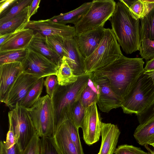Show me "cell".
I'll use <instances>...</instances> for the list:
<instances>
[{"label":"cell","mask_w":154,"mask_h":154,"mask_svg":"<svg viewBox=\"0 0 154 154\" xmlns=\"http://www.w3.org/2000/svg\"><path fill=\"white\" fill-rule=\"evenodd\" d=\"M143 59L130 58L122 55L112 63L94 72L108 80L113 90L123 100L144 72Z\"/></svg>","instance_id":"1"},{"label":"cell","mask_w":154,"mask_h":154,"mask_svg":"<svg viewBox=\"0 0 154 154\" xmlns=\"http://www.w3.org/2000/svg\"><path fill=\"white\" fill-rule=\"evenodd\" d=\"M109 20L111 29L124 51L128 54L139 50L141 45L140 19L135 18L121 0L116 3Z\"/></svg>","instance_id":"2"},{"label":"cell","mask_w":154,"mask_h":154,"mask_svg":"<svg viewBox=\"0 0 154 154\" xmlns=\"http://www.w3.org/2000/svg\"><path fill=\"white\" fill-rule=\"evenodd\" d=\"M92 74L79 75L77 80L70 84L57 86L52 98L55 133L63 122L70 119L72 108L79 99Z\"/></svg>","instance_id":"3"},{"label":"cell","mask_w":154,"mask_h":154,"mask_svg":"<svg viewBox=\"0 0 154 154\" xmlns=\"http://www.w3.org/2000/svg\"><path fill=\"white\" fill-rule=\"evenodd\" d=\"M111 29H105L103 37L94 51L85 59V73L96 72L109 65L122 55Z\"/></svg>","instance_id":"4"},{"label":"cell","mask_w":154,"mask_h":154,"mask_svg":"<svg viewBox=\"0 0 154 154\" xmlns=\"http://www.w3.org/2000/svg\"><path fill=\"white\" fill-rule=\"evenodd\" d=\"M154 100V84L144 72L129 92L123 98L121 107L124 113L138 116L143 112Z\"/></svg>","instance_id":"5"},{"label":"cell","mask_w":154,"mask_h":154,"mask_svg":"<svg viewBox=\"0 0 154 154\" xmlns=\"http://www.w3.org/2000/svg\"><path fill=\"white\" fill-rule=\"evenodd\" d=\"M90 8L74 27L75 35L103 27L115 11L116 3L113 0H94Z\"/></svg>","instance_id":"6"},{"label":"cell","mask_w":154,"mask_h":154,"mask_svg":"<svg viewBox=\"0 0 154 154\" xmlns=\"http://www.w3.org/2000/svg\"><path fill=\"white\" fill-rule=\"evenodd\" d=\"M40 137H53L55 133L52 99L46 95L41 97L31 108L26 109Z\"/></svg>","instance_id":"7"},{"label":"cell","mask_w":154,"mask_h":154,"mask_svg":"<svg viewBox=\"0 0 154 154\" xmlns=\"http://www.w3.org/2000/svg\"><path fill=\"white\" fill-rule=\"evenodd\" d=\"M8 117L9 128L23 150L37 133L30 115L26 109L17 106L9 111Z\"/></svg>","instance_id":"8"},{"label":"cell","mask_w":154,"mask_h":154,"mask_svg":"<svg viewBox=\"0 0 154 154\" xmlns=\"http://www.w3.org/2000/svg\"><path fill=\"white\" fill-rule=\"evenodd\" d=\"M91 78L97 89V104L101 111L108 113L113 109L121 107L122 99L113 91L106 78L93 72Z\"/></svg>","instance_id":"9"},{"label":"cell","mask_w":154,"mask_h":154,"mask_svg":"<svg viewBox=\"0 0 154 154\" xmlns=\"http://www.w3.org/2000/svg\"><path fill=\"white\" fill-rule=\"evenodd\" d=\"M28 49V55L22 63L23 73L41 78L57 75V66L42 55Z\"/></svg>","instance_id":"10"},{"label":"cell","mask_w":154,"mask_h":154,"mask_svg":"<svg viewBox=\"0 0 154 154\" xmlns=\"http://www.w3.org/2000/svg\"><path fill=\"white\" fill-rule=\"evenodd\" d=\"M24 28L33 30L46 38L58 35L65 38H73L76 35L74 26L54 22L50 19L29 20Z\"/></svg>","instance_id":"11"},{"label":"cell","mask_w":154,"mask_h":154,"mask_svg":"<svg viewBox=\"0 0 154 154\" xmlns=\"http://www.w3.org/2000/svg\"><path fill=\"white\" fill-rule=\"evenodd\" d=\"M102 123L97 103H92L86 109L82 128L83 139L87 145H92L99 140Z\"/></svg>","instance_id":"12"},{"label":"cell","mask_w":154,"mask_h":154,"mask_svg":"<svg viewBox=\"0 0 154 154\" xmlns=\"http://www.w3.org/2000/svg\"><path fill=\"white\" fill-rule=\"evenodd\" d=\"M41 78L22 73L11 88L5 103L11 110L20 104L30 89Z\"/></svg>","instance_id":"13"},{"label":"cell","mask_w":154,"mask_h":154,"mask_svg":"<svg viewBox=\"0 0 154 154\" xmlns=\"http://www.w3.org/2000/svg\"><path fill=\"white\" fill-rule=\"evenodd\" d=\"M22 73V63L14 62L0 65V101L6 103L8 93L15 82Z\"/></svg>","instance_id":"14"},{"label":"cell","mask_w":154,"mask_h":154,"mask_svg":"<svg viewBox=\"0 0 154 154\" xmlns=\"http://www.w3.org/2000/svg\"><path fill=\"white\" fill-rule=\"evenodd\" d=\"M106 28L100 27L80 34L74 37L77 46L85 59L94 51L102 39Z\"/></svg>","instance_id":"15"},{"label":"cell","mask_w":154,"mask_h":154,"mask_svg":"<svg viewBox=\"0 0 154 154\" xmlns=\"http://www.w3.org/2000/svg\"><path fill=\"white\" fill-rule=\"evenodd\" d=\"M120 131L117 125L102 122L101 142L98 154H113L116 149Z\"/></svg>","instance_id":"16"},{"label":"cell","mask_w":154,"mask_h":154,"mask_svg":"<svg viewBox=\"0 0 154 154\" xmlns=\"http://www.w3.org/2000/svg\"><path fill=\"white\" fill-rule=\"evenodd\" d=\"M34 35L33 30L28 28H24L11 33L0 45V52L28 48Z\"/></svg>","instance_id":"17"},{"label":"cell","mask_w":154,"mask_h":154,"mask_svg":"<svg viewBox=\"0 0 154 154\" xmlns=\"http://www.w3.org/2000/svg\"><path fill=\"white\" fill-rule=\"evenodd\" d=\"M65 45L66 52L63 58L74 74L78 76L85 74V59L80 52L74 38L65 39Z\"/></svg>","instance_id":"18"},{"label":"cell","mask_w":154,"mask_h":154,"mask_svg":"<svg viewBox=\"0 0 154 154\" xmlns=\"http://www.w3.org/2000/svg\"><path fill=\"white\" fill-rule=\"evenodd\" d=\"M28 48L44 56L59 68L60 67L62 60L48 45L46 38L38 33H34Z\"/></svg>","instance_id":"19"},{"label":"cell","mask_w":154,"mask_h":154,"mask_svg":"<svg viewBox=\"0 0 154 154\" xmlns=\"http://www.w3.org/2000/svg\"><path fill=\"white\" fill-rule=\"evenodd\" d=\"M53 137L60 154H79L63 122L58 128Z\"/></svg>","instance_id":"20"},{"label":"cell","mask_w":154,"mask_h":154,"mask_svg":"<svg viewBox=\"0 0 154 154\" xmlns=\"http://www.w3.org/2000/svg\"><path fill=\"white\" fill-rule=\"evenodd\" d=\"M134 136L141 146H146L154 143V115L137 126Z\"/></svg>","instance_id":"21"},{"label":"cell","mask_w":154,"mask_h":154,"mask_svg":"<svg viewBox=\"0 0 154 154\" xmlns=\"http://www.w3.org/2000/svg\"><path fill=\"white\" fill-rule=\"evenodd\" d=\"M92 2H85L79 7L65 13H61L50 19L53 22L66 25L71 23L75 26L90 8Z\"/></svg>","instance_id":"22"},{"label":"cell","mask_w":154,"mask_h":154,"mask_svg":"<svg viewBox=\"0 0 154 154\" xmlns=\"http://www.w3.org/2000/svg\"><path fill=\"white\" fill-rule=\"evenodd\" d=\"M29 6L12 19L0 25V36L11 34L25 28L29 21L28 18Z\"/></svg>","instance_id":"23"},{"label":"cell","mask_w":154,"mask_h":154,"mask_svg":"<svg viewBox=\"0 0 154 154\" xmlns=\"http://www.w3.org/2000/svg\"><path fill=\"white\" fill-rule=\"evenodd\" d=\"M140 20L141 40L148 39L154 41V5Z\"/></svg>","instance_id":"24"},{"label":"cell","mask_w":154,"mask_h":154,"mask_svg":"<svg viewBox=\"0 0 154 154\" xmlns=\"http://www.w3.org/2000/svg\"><path fill=\"white\" fill-rule=\"evenodd\" d=\"M58 85L65 86L72 84L78 79V76L75 75L65 59L63 58L57 75Z\"/></svg>","instance_id":"25"},{"label":"cell","mask_w":154,"mask_h":154,"mask_svg":"<svg viewBox=\"0 0 154 154\" xmlns=\"http://www.w3.org/2000/svg\"><path fill=\"white\" fill-rule=\"evenodd\" d=\"M44 78H40L30 89L20 106L28 109L31 107L40 98L44 84Z\"/></svg>","instance_id":"26"},{"label":"cell","mask_w":154,"mask_h":154,"mask_svg":"<svg viewBox=\"0 0 154 154\" xmlns=\"http://www.w3.org/2000/svg\"><path fill=\"white\" fill-rule=\"evenodd\" d=\"M28 52L27 48L0 52V65L14 62L22 63L26 59Z\"/></svg>","instance_id":"27"},{"label":"cell","mask_w":154,"mask_h":154,"mask_svg":"<svg viewBox=\"0 0 154 154\" xmlns=\"http://www.w3.org/2000/svg\"><path fill=\"white\" fill-rule=\"evenodd\" d=\"M98 98L97 88L91 77L81 94L79 100L83 106L86 109L92 103H97Z\"/></svg>","instance_id":"28"},{"label":"cell","mask_w":154,"mask_h":154,"mask_svg":"<svg viewBox=\"0 0 154 154\" xmlns=\"http://www.w3.org/2000/svg\"><path fill=\"white\" fill-rule=\"evenodd\" d=\"M32 0H17L13 6L5 13L0 16V25L12 19L29 6Z\"/></svg>","instance_id":"29"},{"label":"cell","mask_w":154,"mask_h":154,"mask_svg":"<svg viewBox=\"0 0 154 154\" xmlns=\"http://www.w3.org/2000/svg\"><path fill=\"white\" fill-rule=\"evenodd\" d=\"M154 5V3L147 0H135L129 9L135 18L140 19L148 13Z\"/></svg>","instance_id":"30"},{"label":"cell","mask_w":154,"mask_h":154,"mask_svg":"<svg viewBox=\"0 0 154 154\" xmlns=\"http://www.w3.org/2000/svg\"><path fill=\"white\" fill-rule=\"evenodd\" d=\"M46 38V42L48 45L62 60L66 52L65 45L66 38L58 35H53Z\"/></svg>","instance_id":"31"},{"label":"cell","mask_w":154,"mask_h":154,"mask_svg":"<svg viewBox=\"0 0 154 154\" xmlns=\"http://www.w3.org/2000/svg\"><path fill=\"white\" fill-rule=\"evenodd\" d=\"M72 142L75 144L79 154H84L79 132V129L70 119L63 122Z\"/></svg>","instance_id":"32"},{"label":"cell","mask_w":154,"mask_h":154,"mask_svg":"<svg viewBox=\"0 0 154 154\" xmlns=\"http://www.w3.org/2000/svg\"><path fill=\"white\" fill-rule=\"evenodd\" d=\"M85 110L79 99L74 103L71 109L70 119L78 129L82 128Z\"/></svg>","instance_id":"33"},{"label":"cell","mask_w":154,"mask_h":154,"mask_svg":"<svg viewBox=\"0 0 154 154\" xmlns=\"http://www.w3.org/2000/svg\"><path fill=\"white\" fill-rule=\"evenodd\" d=\"M40 154H60L53 137H41Z\"/></svg>","instance_id":"34"},{"label":"cell","mask_w":154,"mask_h":154,"mask_svg":"<svg viewBox=\"0 0 154 154\" xmlns=\"http://www.w3.org/2000/svg\"><path fill=\"white\" fill-rule=\"evenodd\" d=\"M139 54L143 59L146 60L154 58V41L148 39L141 40Z\"/></svg>","instance_id":"35"},{"label":"cell","mask_w":154,"mask_h":154,"mask_svg":"<svg viewBox=\"0 0 154 154\" xmlns=\"http://www.w3.org/2000/svg\"><path fill=\"white\" fill-rule=\"evenodd\" d=\"M40 139L36 133L23 151V154H40Z\"/></svg>","instance_id":"36"},{"label":"cell","mask_w":154,"mask_h":154,"mask_svg":"<svg viewBox=\"0 0 154 154\" xmlns=\"http://www.w3.org/2000/svg\"><path fill=\"white\" fill-rule=\"evenodd\" d=\"M114 154H149L140 148L127 144L119 146Z\"/></svg>","instance_id":"37"},{"label":"cell","mask_w":154,"mask_h":154,"mask_svg":"<svg viewBox=\"0 0 154 154\" xmlns=\"http://www.w3.org/2000/svg\"><path fill=\"white\" fill-rule=\"evenodd\" d=\"M47 94L52 99L54 93L58 85L57 76L51 75L47 77L44 82Z\"/></svg>","instance_id":"38"},{"label":"cell","mask_w":154,"mask_h":154,"mask_svg":"<svg viewBox=\"0 0 154 154\" xmlns=\"http://www.w3.org/2000/svg\"><path fill=\"white\" fill-rule=\"evenodd\" d=\"M23 151L18 143L11 147L7 149L4 141H0V154H23Z\"/></svg>","instance_id":"39"},{"label":"cell","mask_w":154,"mask_h":154,"mask_svg":"<svg viewBox=\"0 0 154 154\" xmlns=\"http://www.w3.org/2000/svg\"><path fill=\"white\" fill-rule=\"evenodd\" d=\"M5 147L9 149L17 143L14 134L11 129L9 128L6 135V140L4 141Z\"/></svg>","instance_id":"40"},{"label":"cell","mask_w":154,"mask_h":154,"mask_svg":"<svg viewBox=\"0 0 154 154\" xmlns=\"http://www.w3.org/2000/svg\"><path fill=\"white\" fill-rule=\"evenodd\" d=\"M17 0H2L0 2V16L7 12L15 3Z\"/></svg>","instance_id":"41"},{"label":"cell","mask_w":154,"mask_h":154,"mask_svg":"<svg viewBox=\"0 0 154 154\" xmlns=\"http://www.w3.org/2000/svg\"><path fill=\"white\" fill-rule=\"evenodd\" d=\"M40 2V0H32L29 6L28 18L29 20L31 16L37 12Z\"/></svg>","instance_id":"42"},{"label":"cell","mask_w":154,"mask_h":154,"mask_svg":"<svg viewBox=\"0 0 154 154\" xmlns=\"http://www.w3.org/2000/svg\"><path fill=\"white\" fill-rule=\"evenodd\" d=\"M154 70V58L148 60L144 68V72Z\"/></svg>","instance_id":"43"},{"label":"cell","mask_w":154,"mask_h":154,"mask_svg":"<svg viewBox=\"0 0 154 154\" xmlns=\"http://www.w3.org/2000/svg\"><path fill=\"white\" fill-rule=\"evenodd\" d=\"M11 34H7L0 36V45L8 38Z\"/></svg>","instance_id":"44"},{"label":"cell","mask_w":154,"mask_h":154,"mask_svg":"<svg viewBox=\"0 0 154 154\" xmlns=\"http://www.w3.org/2000/svg\"><path fill=\"white\" fill-rule=\"evenodd\" d=\"M144 73L147 75L152 79L154 84V70L147 72L144 71Z\"/></svg>","instance_id":"45"},{"label":"cell","mask_w":154,"mask_h":154,"mask_svg":"<svg viewBox=\"0 0 154 154\" xmlns=\"http://www.w3.org/2000/svg\"><path fill=\"white\" fill-rule=\"evenodd\" d=\"M145 147L148 150L149 154H154V148L153 150H152L148 147V146H146Z\"/></svg>","instance_id":"46"},{"label":"cell","mask_w":154,"mask_h":154,"mask_svg":"<svg viewBox=\"0 0 154 154\" xmlns=\"http://www.w3.org/2000/svg\"><path fill=\"white\" fill-rule=\"evenodd\" d=\"M150 145L152 146L154 148V143L152 144H151Z\"/></svg>","instance_id":"47"}]
</instances>
